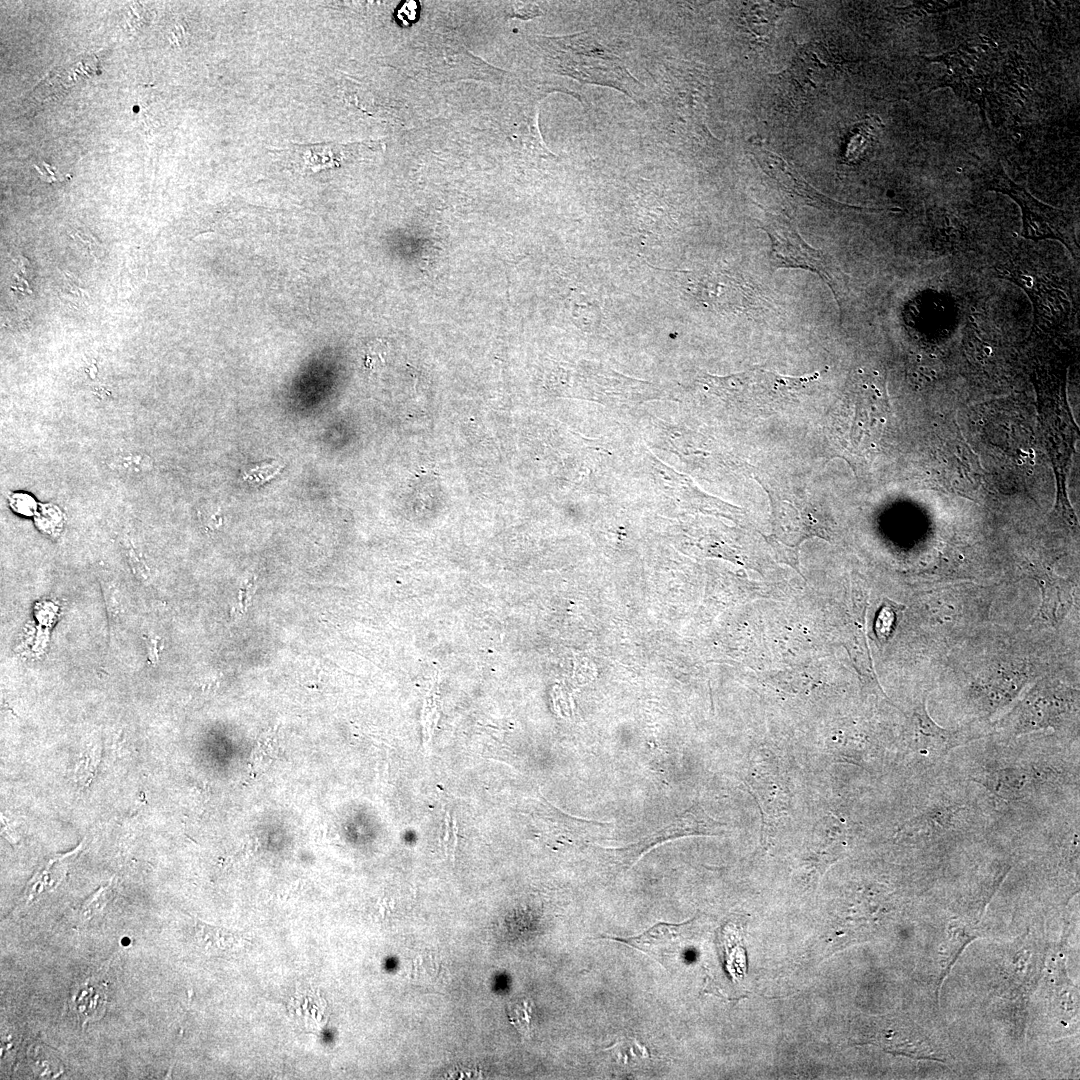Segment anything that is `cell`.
<instances>
[{"mask_svg":"<svg viewBox=\"0 0 1080 1080\" xmlns=\"http://www.w3.org/2000/svg\"><path fill=\"white\" fill-rule=\"evenodd\" d=\"M72 238L79 241V245L84 249L86 253H89L93 258L98 260L102 253V246L96 240V238L90 233H84L83 231H76Z\"/></svg>","mask_w":1080,"mask_h":1080,"instance_id":"cell-24","label":"cell"},{"mask_svg":"<svg viewBox=\"0 0 1080 1080\" xmlns=\"http://www.w3.org/2000/svg\"><path fill=\"white\" fill-rule=\"evenodd\" d=\"M452 827H453V841H452V850H451V857L452 858L451 859H452V861H454L455 849H456V845H457V830H458L455 817L453 818V826Z\"/></svg>","mask_w":1080,"mask_h":1080,"instance_id":"cell-28","label":"cell"},{"mask_svg":"<svg viewBox=\"0 0 1080 1080\" xmlns=\"http://www.w3.org/2000/svg\"><path fill=\"white\" fill-rule=\"evenodd\" d=\"M972 808L964 803L937 800L926 805L900 829V836L932 841L964 834L971 827Z\"/></svg>","mask_w":1080,"mask_h":1080,"instance_id":"cell-9","label":"cell"},{"mask_svg":"<svg viewBox=\"0 0 1080 1080\" xmlns=\"http://www.w3.org/2000/svg\"><path fill=\"white\" fill-rule=\"evenodd\" d=\"M13 261H14V263L17 265V267L19 268V270L23 274H27V268H28L29 262H28V260L26 258H24L22 256H18Z\"/></svg>","mask_w":1080,"mask_h":1080,"instance_id":"cell-27","label":"cell"},{"mask_svg":"<svg viewBox=\"0 0 1080 1080\" xmlns=\"http://www.w3.org/2000/svg\"><path fill=\"white\" fill-rule=\"evenodd\" d=\"M254 586H255L254 581L244 583V588H243V590L241 592L243 595L240 597L241 602L243 603L244 607L247 606V604L249 603V601H250V599H251V597H252V595L254 593Z\"/></svg>","mask_w":1080,"mask_h":1080,"instance_id":"cell-26","label":"cell"},{"mask_svg":"<svg viewBox=\"0 0 1080 1080\" xmlns=\"http://www.w3.org/2000/svg\"><path fill=\"white\" fill-rule=\"evenodd\" d=\"M195 930L198 944L210 952H229L239 947L243 940L236 933L203 922H195Z\"/></svg>","mask_w":1080,"mask_h":1080,"instance_id":"cell-18","label":"cell"},{"mask_svg":"<svg viewBox=\"0 0 1080 1080\" xmlns=\"http://www.w3.org/2000/svg\"><path fill=\"white\" fill-rule=\"evenodd\" d=\"M819 375V372H815L804 377H787L764 369H752L727 378L712 379L735 395L752 401V405L765 406L793 397Z\"/></svg>","mask_w":1080,"mask_h":1080,"instance_id":"cell-8","label":"cell"},{"mask_svg":"<svg viewBox=\"0 0 1080 1080\" xmlns=\"http://www.w3.org/2000/svg\"><path fill=\"white\" fill-rule=\"evenodd\" d=\"M981 736L973 728L950 729L939 726L929 715L926 696L914 707L907 732L908 754L923 767L932 766L956 747Z\"/></svg>","mask_w":1080,"mask_h":1080,"instance_id":"cell-7","label":"cell"},{"mask_svg":"<svg viewBox=\"0 0 1080 1080\" xmlns=\"http://www.w3.org/2000/svg\"><path fill=\"white\" fill-rule=\"evenodd\" d=\"M960 2L955 1H918L913 5L897 8V14L908 22H915L918 18H923L928 14L946 11L959 6Z\"/></svg>","mask_w":1080,"mask_h":1080,"instance_id":"cell-20","label":"cell"},{"mask_svg":"<svg viewBox=\"0 0 1080 1080\" xmlns=\"http://www.w3.org/2000/svg\"><path fill=\"white\" fill-rule=\"evenodd\" d=\"M897 612V607H895L894 604L891 602L885 604L879 611L875 630L880 640L884 641L891 637V634L896 626Z\"/></svg>","mask_w":1080,"mask_h":1080,"instance_id":"cell-22","label":"cell"},{"mask_svg":"<svg viewBox=\"0 0 1080 1080\" xmlns=\"http://www.w3.org/2000/svg\"><path fill=\"white\" fill-rule=\"evenodd\" d=\"M1078 714V691L1063 686L1039 685L1015 707L1005 722L1012 736L1038 730H1059Z\"/></svg>","mask_w":1080,"mask_h":1080,"instance_id":"cell-5","label":"cell"},{"mask_svg":"<svg viewBox=\"0 0 1080 1080\" xmlns=\"http://www.w3.org/2000/svg\"><path fill=\"white\" fill-rule=\"evenodd\" d=\"M753 154L760 167L770 178L776 181L779 188L789 197L802 204L831 210H841L845 208L857 210L867 209L849 206L821 194L808 184L783 158L773 152L764 149H755L753 150Z\"/></svg>","mask_w":1080,"mask_h":1080,"instance_id":"cell-11","label":"cell"},{"mask_svg":"<svg viewBox=\"0 0 1080 1080\" xmlns=\"http://www.w3.org/2000/svg\"><path fill=\"white\" fill-rule=\"evenodd\" d=\"M448 818H449V813L446 812V815H445V837H444V840H443V844H444L446 854H447V841L449 840V819Z\"/></svg>","mask_w":1080,"mask_h":1080,"instance_id":"cell-29","label":"cell"},{"mask_svg":"<svg viewBox=\"0 0 1080 1080\" xmlns=\"http://www.w3.org/2000/svg\"><path fill=\"white\" fill-rule=\"evenodd\" d=\"M772 505L778 534L783 532L788 534L789 537L790 534L794 533L799 537V541L812 534H819L818 521L813 516L814 509L810 504L802 503L799 508L796 503L793 504L788 499L777 501L772 499Z\"/></svg>","mask_w":1080,"mask_h":1080,"instance_id":"cell-14","label":"cell"},{"mask_svg":"<svg viewBox=\"0 0 1080 1080\" xmlns=\"http://www.w3.org/2000/svg\"><path fill=\"white\" fill-rule=\"evenodd\" d=\"M758 223L759 228L766 232L771 241L769 252L771 270L801 268L816 273L833 293L842 317L847 287L844 273L836 261L825 252L805 242L793 221L784 214H767Z\"/></svg>","mask_w":1080,"mask_h":1080,"instance_id":"cell-1","label":"cell"},{"mask_svg":"<svg viewBox=\"0 0 1080 1080\" xmlns=\"http://www.w3.org/2000/svg\"><path fill=\"white\" fill-rule=\"evenodd\" d=\"M836 62L821 43H808L797 53L791 67L792 77L806 90L818 89L834 79Z\"/></svg>","mask_w":1080,"mask_h":1080,"instance_id":"cell-12","label":"cell"},{"mask_svg":"<svg viewBox=\"0 0 1080 1080\" xmlns=\"http://www.w3.org/2000/svg\"><path fill=\"white\" fill-rule=\"evenodd\" d=\"M1067 775L1046 762L993 761L974 770L971 780L995 797L1007 801H1020L1035 797L1040 792L1061 786Z\"/></svg>","mask_w":1080,"mask_h":1080,"instance_id":"cell-4","label":"cell"},{"mask_svg":"<svg viewBox=\"0 0 1080 1080\" xmlns=\"http://www.w3.org/2000/svg\"><path fill=\"white\" fill-rule=\"evenodd\" d=\"M509 1018L511 1023L517 1028L518 1032L525 1038L530 1035V1019H531V1006L527 1001L518 1003L513 1006L509 1011Z\"/></svg>","mask_w":1080,"mask_h":1080,"instance_id":"cell-23","label":"cell"},{"mask_svg":"<svg viewBox=\"0 0 1080 1080\" xmlns=\"http://www.w3.org/2000/svg\"><path fill=\"white\" fill-rule=\"evenodd\" d=\"M727 967L733 977H742L746 970L745 952L737 931L725 932Z\"/></svg>","mask_w":1080,"mask_h":1080,"instance_id":"cell-19","label":"cell"},{"mask_svg":"<svg viewBox=\"0 0 1080 1080\" xmlns=\"http://www.w3.org/2000/svg\"><path fill=\"white\" fill-rule=\"evenodd\" d=\"M419 5L415 1L404 2L396 12V17L401 25L408 26L414 23L418 17Z\"/></svg>","mask_w":1080,"mask_h":1080,"instance_id":"cell-25","label":"cell"},{"mask_svg":"<svg viewBox=\"0 0 1080 1080\" xmlns=\"http://www.w3.org/2000/svg\"><path fill=\"white\" fill-rule=\"evenodd\" d=\"M786 4L785 2H771L753 5L745 13L747 25L752 33L762 38L771 35L777 19L788 7Z\"/></svg>","mask_w":1080,"mask_h":1080,"instance_id":"cell-17","label":"cell"},{"mask_svg":"<svg viewBox=\"0 0 1080 1080\" xmlns=\"http://www.w3.org/2000/svg\"><path fill=\"white\" fill-rule=\"evenodd\" d=\"M985 183L988 190L1008 195L1018 204L1022 213V237L1033 241L1057 240L1079 259V244L1065 211L1037 200L1025 187L1011 180L1000 164L988 173Z\"/></svg>","mask_w":1080,"mask_h":1080,"instance_id":"cell-3","label":"cell"},{"mask_svg":"<svg viewBox=\"0 0 1080 1080\" xmlns=\"http://www.w3.org/2000/svg\"><path fill=\"white\" fill-rule=\"evenodd\" d=\"M927 60L946 67L939 86H949L959 97L984 108L999 71V53L993 43L982 37L970 39Z\"/></svg>","mask_w":1080,"mask_h":1080,"instance_id":"cell-2","label":"cell"},{"mask_svg":"<svg viewBox=\"0 0 1080 1080\" xmlns=\"http://www.w3.org/2000/svg\"><path fill=\"white\" fill-rule=\"evenodd\" d=\"M281 469L278 461H265L247 466L242 470V476L250 484L261 485L277 476Z\"/></svg>","mask_w":1080,"mask_h":1080,"instance_id":"cell-21","label":"cell"},{"mask_svg":"<svg viewBox=\"0 0 1080 1080\" xmlns=\"http://www.w3.org/2000/svg\"><path fill=\"white\" fill-rule=\"evenodd\" d=\"M555 40L561 44V58L567 59L558 63L559 72L583 82L611 85L627 93L624 86L630 75L620 64V59L593 37L577 34Z\"/></svg>","mask_w":1080,"mask_h":1080,"instance_id":"cell-6","label":"cell"},{"mask_svg":"<svg viewBox=\"0 0 1080 1080\" xmlns=\"http://www.w3.org/2000/svg\"><path fill=\"white\" fill-rule=\"evenodd\" d=\"M687 927L688 922L681 925L659 923L641 935L614 940L639 949L666 966L670 959L683 951Z\"/></svg>","mask_w":1080,"mask_h":1080,"instance_id":"cell-13","label":"cell"},{"mask_svg":"<svg viewBox=\"0 0 1080 1080\" xmlns=\"http://www.w3.org/2000/svg\"><path fill=\"white\" fill-rule=\"evenodd\" d=\"M70 1005L83 1025L100 1019L106 1010L107 988L100 982L89 978L74 988Z\"/></svg>","mask_w":1080,"mask_h":1080,"instance_id":"cell-16","label":"cell"},{"mask_svg":"<svg viewBox=\"0 0 1080 1080\" xmlns=\"http://www.w3.org/2000/svg\"><path fill=\"white\" fill-rule=\"evenodd\" d=\"M378 143H350L340 144L335 142L316 144H291L281 149H276L275 154L281 157L291 169L300 173H315L321 170L336 168L358 157H363L366 152L379 148Z\"/></svg>","mask_w":1080,"mask_h":1080,"instance_id":"cell-10","label":"cell"},{"mask_svg":"<svg viewBox=\"0 0 1080 1080\" xmlns=\"http://www.w3.org/2000/svg\"><path fill=\"white\" fill-rule=\"evenodd\" d=\"M883 124L879 117L871 116L856 123L845 138L841 153L842 162L858 164L874 151Z\"/></svg>","mask_w":1080,"mask_h":1080,"instance_id":"cell-15","label":"cell"}]
</instances>
